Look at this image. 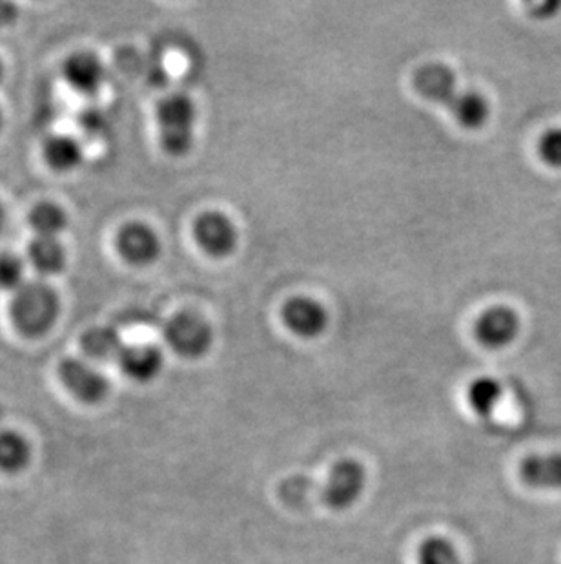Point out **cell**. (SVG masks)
<instances>
[{"instance_id": "cell-1", "label": "cell", "mask_w": 561, "mask_h": 564, "mask_svg": "<svg viewBox=\"0 0 561 564\" xmlns=\"http://www.w3.org/2000/svg\"><path fill=\"white\" fill-rule=\"evenodd\" d=\"M61 313V300L46 282H26L11 300V316L16 329L26 336H43L54 327Z\"/></svg>"}, {"instance_id": "cell-2", "label": "cell", "mask_w": 561, "mask_h": 564, "mask_svg": "<svg viewBox=\"0 0 561 564\" xmlns=\"http://www.w3.org/2000/svg\"><path fill=\"white\" fill-rule=\"evenodd\" d=\"M161 149L172 158H183L196 144L197 107L185 94H172L157 107Z\"/></svg>"}, {"instance_id": "cell-3", "label": "cell", "mask_w": 561, "mask_h": 564, "mask_svg": "<svg viewBox=\"0 0 561 564\" xmlns=\"http://www.w3.org/2000/svg\"><path fill=\"white\" fill-rule=\"evenodd\" d=\"M366 482L369 474L365 464L354 457L339 458L327 475L321 502L332 511L350 510L365 494Z\"/></svg>"}, {"instance_id": "cell-4", "label": "cell", "mask_w": 561, "mask_h": 564, "mask_svg": "<svg viewBox=\"0 0 561 564\" xmlns=\"http://www.w3.org/2000/svg\"><path fill=\"white\" fill-rule=\"evenodd\" d=\"M165 340L175 355L197 360L212 349V325L196 313L175 314L166 324Z\"/></svg>"}, {"instance_id": "cell-5", "label": "cell", "mask_w": 561, "mask_h": 564, "mask_svg": "<svg viewBox=\"0 0 561 564\" xmlns=\"http://www.w3.org/2000/svg\"><path fill=\"white\" fill-rule=\"evenodd\" d=\"M58 377L75 399L86 404H97L108 394L107 377L90 364L79 358H66L58 366Z\"/></svg>"}, {"instance_id": "cell-6", "label": "cell", "mask_w": 561, "mask_h": 564, "mask_svg": "<svg viewBox=\"0 0 561 564\" xmlns=\"http://www.w3.org/2000/svg\"><path fill=\"white\" fill-rule=\"evenodd\" d=\"M194 238L197 246L212 258H227L238 247V229L228 216L218 210L202 213L194 224Z\"/></svg>"}, {"instance_id": "cell-7", "label": "cell", "mask_w": 561, "mask_h": 564, "mask_svg": "<svg viewBox=\"0 0 561 564\" xmlns=\"http://www.w3.org/2000/svg\"><path fill=\"white\" fill-rule=\"evenodd\" d=\"M117 251L130 265H150L163 251L161 238L150 225L141 221L127 224L117 235Z\"/></svg>"}, {"instance_id": "cell-8", "label": "cell", "mask_w": 561, "mask_h": 564, "mask_svg": "<svg viewBox=\"0 0 561 564\" xmlns=\"http://www.w3.org/2000/svg\"><path fill=\"white\" fill-rule=\"evenodd\" d=\"M476 338L488 349H504L510 346L521 330L518 311L507 305H494L477 318Z\"/></svg>"}, {"instance_id": "cell-9", "label": "cell", "mask_w": 561, "mask_h": 564, "mask_svg": "<svg viewBox=\"0 0 561 564\" xmlns=\"http://www.w3.org/2000/svg\"><path fill=\"white\" fill-rule=\"evenodd\" d=\"M283 324L299 338H318L329 327V313L318 300L297 296L283 307Z\"/></svg>"}, {"instance_id": "cell-10", "label": "cell", "mask_w": 561, "mask_h": 564, "mask_svg": "<svg viewBox=\"0 0 561 564\" xmlns=\"http://www.w3.org/2000/svg\"><path fill=\"white\" fill-rule=\"evenodd\" d=\"M64 80L82 96H96L107 83V68L91 52H75L63 66Z\"/></svg>"}, {"instance_id": "cell-11", "label": "cell", "mask_w": 561, "mask_h": 564, "mask_svg": "<svg viewBox=\"0 0 561 564\" xmlns=\"http://www.w3.org/2000/svg\"><path fill=\"white\" fill-rule=\"evenodd\" d=\"M414 88L427 101L443 105L449 108L454 101L458 90V79L449 66L440 63L425 64L414 75Z\"/></svg>"}, {"instance_id": "cell-12", "label": "cell", "mask_w": 561, "mask_h": 564, "mask_svg": "<svg viewBox=\"0 0 561 564\" xmlns=\"http://www.w3.org/2000/svg\"><path fill=\"white\" fill-rule=\"evenodd\" d=\"M122 373L139 383L154 382L165 368V357L160 347L152 344H135L124 347L119 358Z\"/></svg>"}, {"instance_id": "cell-13", "label": "cell", "mask_w": 561, "mask_h": 564, "mask_svg": "<svg viewBox=\"0 0 561 564\" xmlns=\"http://www.w3.org/2000/svg\"><path fill=\"white\" fill-rule=\"evenodd\" d=\"M519 477L535 490H561V453L525 457L519 464Z\"/></svg>"}, {"instance_id": "cell-14", "label": "cell", "mask_w": 561, "mask_h": 564, "mask_svg": "<svg viewBox=\"0 0 561 564\" xmlns=\"http://www.w3.org/2000/svg\"><path fill=\"white\" fill-rule=\"evenodd\" d=\"M44 160L54 171H77L85 163V147L69 133H54L43 147Z\"/></svg>"}, {"instance_id": "cell-15", "label": "cell", "mask_w": 561, "mask_h": 564, "mask_svg": "<svg viewBox=\"0 0 561 564\" xmlns=\"http://www.w3.org/2000/svg\"><path fill=\"white\" fill-rule=\"evenodd\" d=\"M28 258L43 276H55L66 269L68 252L58 238H37L28 247Z\"/></svg>"}, {"instance_id": "cell-16", "label": "cell", "mask_w": 561, "mask_h": 564, "mask_svg": "<svg viewBox=\"0 0 561 564\" xmlns=\"http://www.w3.org/2000/svg\"><path fill=\"white\" fill-rule=\"evenodd\" d=\"M466 404L477 416L488 419L504 400V386L493 377L474 378L466 388Z\"/></svg>"}, {"instance_id": "cell-17", "label": "cell", "mask_w": 561, "mask_h": 564, "mask_svg": "<svg viewBox=\"0 0 561 564\" xmlns=\"http://www.w3.org/2000/svg\"><path fill=\"white\" fill-rule=\"evenodd\" d=\"M449 110L461 127L471 130L482 128L491 118V105L487 97H483L480 91H460Z\"/></svg>"}, {"instance_id": "cell-18", "label": "cell", "mask_w": 561, "mask_h": 564, "mask_svg": "<svg viewBox=\"0 0 561 564\" xmlns=\"http://www.w3.org/2000/svg\"><path fill=\"white\" fill-rule=\"evenodd\" d=\"M32 458V446L22 433L13 430L0 432V471L16 474L26 468Z\"/></svg>"}, {"instance_id": "cell-19", "label": "cell", "mask_w": 561, "mask_h": 564, "mask_svg": "<svg viewBox=\"0 0 561 564\" xmlns=\"http://www.w3.org/2000/svg\"><path fill=\"white\" fill-rule=\"evenodd\" d=\"M82 347H85L86 355L96 360H117L121 358L124 351V344L117 330L112 327H94L82 336Z\"/></svg>"}, {"instance_id": "cell-20", "label": "cell", "mask_w": 561, "mask_h": 564, "mask_svg": "<svg viewBox=\"0 0 561 564\" xmlns=\"http://www.w3.org/2000/svg\"><path fill=\"white\" fill-rule=\"evenodd\" d=\"M30 227L37 238H58L68 229V214L55 203H38L30 213Z\"/></svg>"}, {"instance_id": "cell-21", "label": "cell", "mask_w": 561, "mask_h": 564, "mask_svg": "<svg viewBox=\"0 0 561 564\" xmlns=\"http://www.w3.org/2000/svg\"><path fill=\"white\" fill-rule=\"evenodd\" d=\"M418 564H461L460 550L446 535H430L419 544Z\"/></svg>"}, {"instance_id": "cell-22", "label": "cell", "mask_w": 561, "mask_h": 564, "mask_svg": "<svg viewBox=\"0 0 561 564\" xmlns=\"http://www.w3.org/2000/svg\"><path fill=\"white\" fill-rule=\"evenodd\" d=\"M26 283V265L16 254H0V289L15 294Z\"/></svg>"}, {"instance_id": "cell-23", "label": "cell", "mask_w": 561, "mask_h": 564, "mask_svg": "<svg viewBox=\"0 0 561 564\" xmlns=\"http://www.w3.org/2000/svg\"><path fill=\"white\" fill-rule=\"evenodd\" d=\"M541 163L552 171H561V127L547 128L538 139Z\"/></svg>"}, {"instance_id": "cell-24", "label": "cell", "mask_w": 561, "mask_h": 564, "mask_svg": "<svg viewBox=\"0 0 561 564\" xmlns=\"http://www.w3.org/2000/svg\"><path fill=\"white\" fill-rule=\"evenodd\" d=\"M80 123H82V127H85L88 132L97 133V130H102V128H105V124H107V119H105V116H102L99 110H96V108H90L88 112L82 113Z\"/></svg>"}, {"instance_id": "cell-25", "label": "cell", "mask_w": 561, "mask_h": 564, "mask_svg": "<svg viewBox=\"0 0 561 564\" xmlns=\"http://www.w3.org/2000/svg\"><path fill=\"white\" fill-rule=\"evenodd\" d=\"M15 19V4H10V2H0V30H2V28L10 26V24H13Z\"/></svg>"}, {"instance_id": "cell-26", "label": "cell", "mask_w": 561, "mask_h": 564, "mask_svg": "<svg viewBox=\"0 0 561 564\" xmlns=\"http://www.w3.org/2000/svg\"><path fill=\"white\" fill-rule=\"evenodd\" d=\"M561 4L560 2H547V4H532V13H535L536 17L540 15V11H546V13H549V11L560 10Z\"/></svg>"}, {"instance_id": "cell-27", "label": "cell", "mask_w": 561, "mask_h": 564, "mask_svg": "<svg viewBox=\"0 0 561 564\" xmlns=\"http://www.w3.org/2000/svg\"><path fill=\"white\" fill-rule=\"evenodd\" d=\"M4 225H6V210H4V205H2V203H0V232H2V229H4Z\"/></svg>"}, {"instance_id": "cell-28", "label": "cell", "mask_w": 561, "mask_h": 564, "mask_svg": "<svg viewBox=\"0 0 561 564\" xmlns=\"http://www.w3.org/2000/svg\"><path fill=\"white\" fill-rule=\"evenodd\" d=\"M2 79H4V64L0 61V83H2Z\"/></svg>"}, {"instance_id": "cell-29", "label": "cell", "mask_w": 561, "mask_h": 564, "mask_svg": "<svg viewBox=\"0 0 561 564\" xmlns=\"http://www.w3.org/2000/svg\"><path fill=\"white\" fill-rule=\"evenodd\" d=\"M4 127V112H2V108H0V130Z\"/></svg>"}]
</instances>
